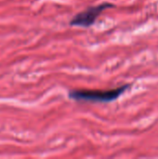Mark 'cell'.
I'll list each match as a JSON object with an SVG mask.
<instances>
[{"label":"cell","instance_id":"obj_1","mask_svg":"<svg viewBox=\"0 0 158 159\" xmlns=\"http://www.w3.org/2000/svg\"><path fill=\"white\" fill-rule=\"evenodd\" d=\"M130 86V84H125L111 89H72L68 96L71 100L76 102H112L120 98Z\"/></svg>","mask_w":158,"mask_h":159},{"label":"cell","instance_id":"obj_2","mask_svg":"<svg viewBox=\"0 0 158 159\" xmlns=\"http://www.w3.org/2000/svg\"><path fill=\"white\" fill-rule=\"evenodd\" d=\"M114 7L115 6L109 2H103L100 5L90 6L81 12L75 14L70 20L69 24L70 26L89 28L96 22L98 18L104 10Z\"/></svg>","mask_w":158,"mask_h":159}]
</instances>
